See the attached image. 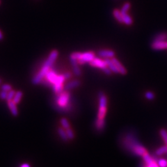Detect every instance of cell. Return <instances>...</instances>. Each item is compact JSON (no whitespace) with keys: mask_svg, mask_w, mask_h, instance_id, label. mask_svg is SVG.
Masks as SVG:
<instances>
[{"mask_svg":"<svg viewBox=\"0 0 167 167\" xmlns=\"http://www.w3.org/2000/svg\"><path fill=\"white\" fill-rule=\"evenodd\" d=\"M7 95H8V93L6 91H2L0 93V98H1L2 100H6Z\"/></svg>","mask_w":167,"mask_h":167,"instance_id":"31","label":"cell"},{"mask_svg":"<svg viewBox=\"0 0 167 167\" xmlns=\"http://www.w3.org/2000/svg\"><path fill=\"white\" fill-rule=\"evenodd\" d=\"M66 134H67L68 139H74V133H73L72 130H71L70 128H68L67 130H66Z\"/></svg>","mask_w":167,"mask_h":167,"instance_id":"25","label":"cell"},{"mask_svg":"<svg viewBox=\"0 0 167 167\" xmlns=\"http://www.w3.org/2000/svg\"><path fill=\"white\" fill-rule=\"evenodd\" d=\"M8 106L9 109L11 110V114H13V116H17L18 115V108L16 107V104L15 103L13 100H11V101H8Z\"/></svg>","mask_w":167,"mask_h":167,"instance_id":"12","label":"cell"},{"mask_svg":"<svg viewBox=\"0 0 167 167\" xmlns=\"http://www.w3.org/2000/svg\"><path fill=\"white\" fill-rule=\"evenodd\" d=\"M102 70H103V72H104L105 74H106L107 75H111L112 73H113L109 67H106V68H103Z\"/></svg>","mask_w":167,"mask_h":167,"instance_id":"30","label":"cell"},{"mask_svg":"<svg viewBox=\"0 0 167 167\" xmlns=\"http://www.w3.org/2000/svg\"><path fill=\"white\" fill-rule=\"evenodd\" d=\"M22 97H23V93L21 91H17L13 98V101L16 103V104H18V103H19Z\"/></svg>","mask_w":167,"mask_h":167,"instance_id":"21","label":"cell"},{"mask_svg":"<svg viewBox=\"0 0 167 167\" xmlns=\"http://www.w3.org/2000/svg\"><path fill=\"white\" fill-rule=\"evenodd\" d=\"M165 153H167V146H162L156 151V155L158 156L162 155Z\"/></svg>","mask_w":167,"mask_h":167,"instance_id":"20","label":"cell"},{"mask_svg":"<svg viewBox=\"0 0 167 167\" xmlns=\"http://www.w3.org/2000/svg\"><path fill=\"white\" fill-rule=\"evenodd\" d=\"M81 82H80L79 80H73L71 81V82H70L69 83H68L67 84H66V86L65 87V89L66 90H70V89H73V88H77L79 87V86L80 85Z\"/></svg>","mask_w":167,"mask_h":167,"instance_id":"13","label":"cell"},{"mask_svg":"<svg viewBox=\"0 0 167 167\" xmlns=\"http://www.w3.org/2000/svg\"><path fill=\"white\" fill-rule=\"evenodd\" d=\"M90 65L92 66V67L100 68V69H103V68L107 67V63L105 60L100 59L99 58H94L93 60H92L89 63Z\"/></svg>","mask_w":167,"mask_h":167,"instance_id":"6","label":"cell"},{"mask_svg":"<svg viewBox=\"0 0 167 167\" xmlns=\"http://www.w3.org/2000/svg\"><path fill=\"white\" fill-rule=\"evenodd\" d=\"M146 167H159V166L158 164H157L156 161L154 159V160L153 162H151V163L146 164Z\"/></svg>","mask_w":167,"mask_h":167,"instance_id":"29","label":"cell"},{"mask_svg":"<svg viewBox=\"0 0 167 167\" xmlns=\"http://www.w3.org/2000/svg\"><path fill=\"white\" fill-rule=\"evenodd\" d=\"M98 55L101 57H104L105 59L107 58H113L115 56V52L113 50H102L98 52Z\"/></svg>","mask_w":167,"mask_h":167,"instance_id":"8","label":"cell"},{"mask_svg":"<svg viewBox=\"0 0 167 167\" xmlns=\"http://www.w3.org/2000/svg\"><path fill=\"white\" fill-rule=\"evenodd\" d=\"M160 135L161 137H162V139L164 140V143H165L166 146H167V132L165 130H160Z\"/></svg>","mask_w":167,"mask_h":167,"instance_id":"23","label":"cell"},{"mask_svg":"<svg viewBox=\"0 0 167 167\" xmlns=\"http://www.w3.org/2000/svg\"><path fill=\"white\" fill-rule=\"evenodd\" d=\"M70 94L69 92L63 91L59 94L56 95V105L59 107L65 108L69 105L70 103Z\"/></svg>","mask_w":167,"mask_h":167,"instance_id":"3","label":"cell"},{"mask_svg":"<svg viewBox=\"0 0 167 167\" xmlns=\"http://www.w3.org/2000/svg\"><path fill=\"white\" fill-rule=\"evenodd\" d=\"M58 55L59 53L57 50H54L52 51V52L50 54L48 58L47 59L45 63L42 67L40 72L33 78L32 83L34 84H38L42 82L43 79H45L47 73L50 71V70H51V68L52 67L53 64L55 63V61L57 58Z\"/></svg>","mask_w":167,"mask_h":167,"instance_id":"1","label":"cell"},{"mask_svg":"<svg viewBox=\"0 0 167 167\" xmlns=\"http://www.w3.org/2000/svg\"><path fill=\"white\" fill-rule=\"evenodd\" d=\"M3 39V34H2V31H0V41H2Z\"/></svg>","mask_w":167,"mask_h":167,"instance_id":"34","label":"cell"},{"mask_svg":"<svg viewBox=\"0 0 167 167\" xmlns=\"http://www.w3.org/2000/svg\"><path fill=\"white\" fill-rule=\"evenodd\" d=\"M63 76H64V78L65 80H69L70 78H71V77H72V73H70V72H67V73H65L64 74H63Z\"/></svg>","mask_w":167,"mask_h":167,"instance_id":"32","label":"cell"},{"mask_svg":"<svg viewBox=\"0 0 167 167\" xmlns=\"http://www.w3.org/2000/svg\"><path fill=\"white\" fill-rule=\"evenodd\" d=\"M167 39V33L162 32L157 35L154 38L153 41H164Z\"/></svg>","mask_w":167,"mask_h":167,"instance_id":"16","label":"cell"},{"mask_svg":"<svg viewBox=\"0 0 167 167\" xmlns=\"http://www.w3.org/2000/svg\"><path fill=\"white\" fill-rule=\"evenodd\" d=\"M20 167H30V166H29L28 164H24Z\"/></svg>","mask_w":167,"mask_h":167,"instance_id":"33","label":"cell"},{"mask_svg":"<svg viewBox=\"0 0 167 167\" xmlns=\"http://www.w3.org/2000/svg\"><path fill=\"white\" fill-rule=\"evenodd\" d=\"M106 112L107 106H101V105H99V110H98L97 120H98V121H105Z\"/></svg>","mask_w":167,"mask_h":167,"instance_id":"10","label":"cell"},{"mask_svg":"<svg viewBox=\"0 0 167 167\" xmlns=\"http://www.w3.org/2000/svg\"><path fill=\"white\" fill-rule=\"evenodd\" d=\"M112 60L113 61V62L116 64L118 70H119V71L120 74H121V75H126L127 74V70L125 69V68L121 64V62H120V61L118 60L116 58L113 57V58H112Z\"/></svg>","mask_w":167,"mask_h":167,"instance_id":"9","label":"cell"},{"mask_svg":"<svg viewBox=\"0 0 167 167\" xmlns=\"http://www.w3.org/2000/svg\"><path fill=\"white\" fill-rule=\"evenodd\" d=\"M1 88L2 91H4L8 92V91H11L12 87H11V86L9 84H4L2 86Z\"/></svg>","mask_w":167,"mask_h":167,"instance_id":"26","label":"cell"},{"mask_svg":"<svg viewBox=\"0 0 167 167\" xmlns=\"http://www.w3.org/2000/svg\"><path fill=\"white\" fill-rule=\"evenodd\" d=\"M105 61H106V63H107V67H109L113 73H116V74L119 73V70H118L116 64L113 62V61L112 59H109V58H107V59H105Z\"/></svg>","mask_w":167,"mask_h":167,"instance_id":"11","label":"cell"},{"mask_svg":"<svg viewBox=\"0 0 167 167\" xmlns=\"http://www.w3.org/2000/svg\"><path fill=\"white\" fill-rule=\"evenodd\" d=\"M61 125H62V127L63 129L67 130L68 128H70V125L69 122H68V121L66 119H64V118H63V119H61Z\"/></svg>","mask_w":167,"mask_h":167,"instance_id":"22","label":"cell"},{"mask_svg":"<svg viewBox=\"0 0 167 167\" xmlns=\"http://www.w3.org/2000/svg\"><path fill=\"white\" fill-rule=\"evenodd\" d=\"M125 144L128 146V148L133 151V153L137 155H140L143 157L145 154L148 153L147 150L144 148L143 146L138 144V142L135 141L132 139L127 138L126 139Z\"/></svg>","mask_w":167,"mask_h":167,"instance_id":"2","label":"cell"},{"mask_svg":"<svg viewBox=\"0 0 167 167\" xmlns=\"http://www.w3.org/2000/svg\"><path fill=\"white\" fill-rule=\"evenodd\" d=\"M130 6H131V4H130V2H125L121 10V13L122 14V16H124V15L127 13V11H128L129 9H130Z\"/></svg>","mask_w":167,"mask_h":167,"instance_id":"18","label":"cell"},{"mask_svg":"<svg viewBox=\"0 0 167 167\" xmlns=\"http://www.w3.org/2000/svg\"><path fill=\"white\" fill-rule=\"evenodd\" d=\"M113 16H114V18L118 22H119L120 23H123V16L121 13V11L118 9H114L113 11Z\"/></svg>","mask_w":167,"mask_h":167,"instance_id":"14","label":"cell"},{"mask_svg":"<svg viewBox=\"0 0 167 167\" xmlns=\"http://www.w3.org/2000/svg\"><path fill=\"white\" fill-rule=\"evenodd\" d=\"M151 48L154 50H162L167 49V41H153Z\"/></svg>","mask_w":167,"mask_h":167,"instance_id":"7","label":"cell"},{"mask_svg":"<svg viewBox=\"0 0 167 167\" xmlns=\"http://www.w3.org/2000/svg\"><path fill=\"white\" fill-rule=\"evenodd\" d=\"M146 98H147V99H148V100H153L154 99V98H155V94L153 93V92H151V91H148V92H146Z\"/></svg>","mask_w":167,"mask_h":167,"instance_id":"27","label":"cell"},{"mask_svg":"<svg viewBox=\"0 0 167 167\" xmlns=\"http://www.w3.org/2000/svg\"><path fill=\"white\" fill-rule=\"evenodd\" d=\"M95 58V54L93 52H87L81 53L78 63L80 64H84L86 63H90Z\"/></svg>","mask_w":167,"mask_h":167,"instance_id":"5","label":"cell"},{"mask_svg":"<svg viewBox=\"0 0 167 167\" xmlns=\"http://www.w3.org/2000/svg\"><path fill=\"white\" fill-rule=\"evenodd\" d=\"M158 164L159 167H167V161L165 159H159L158 162Z\"/></svg>","mask_w":167,"mask_h":167,"instance_id":"28","label":"cell"},{"mask_svg":"<svg viewBox=\"0 0 167 167\" xmlns=\"http://www.w3.org/2000/svg\"><path fill=\"white\" fill-rule=\"evenodd\" d=\"M78 56H79L78 52H73L70 56V61L73 67V73L76 76H80L82 75V71L78 66V63H78Z\"/></svg>","mask_w":167,"mask_h":167,"instance_id":"4","label":"cell"},{"mask_svg":"<svg viewBox=\"0 0 167 167\" xmlns=\"http://www.w3.org/2000/svg\"><path fill=\"white\" fill-rule=\"evenodd\" d=\"M63 84H56L52 85V89L54 92L56 93V94H59V93L63 92Z\"/></svg>","mask_w":167,"mask_h":167,"instance_id":"15","label":"cell"},{"mask_svg":"<svg viewBox=\"0 0 167 167\" xmlns=\"http://www.w3.org/2000/svg\"><path fill=\"white\" fill-rule=\"evenodd\" d=\"M1 82H2V80L0 79V84H1Z\"/></svg>","mask_w":167,"mask_h":167,"instance_id":"35","label":"cell"},{"mask_svg":"<svg viewBox=\"0 0 167 167\" xmlns=\"http://www.w3.org/2000/svg\"><path fill=\"white\" fill-rule=\"evenodd\" d=\"M123 23L127 25H132L133 23V20L127 13L123 16Z\"/></svg>","mask_w":167,"mask_h":167,"instance_id":"17","label":"cell"},{"mask_svg":"<svg viewBox=\"0 0 167 167\" xmlns=\"http://www.w3.org/2000/svg\"><path fill=\"white\" fill-rule=\"evenodd\" d=\"M15 95H16V92H15L14 91L11 90L10 91H9L8 95H7V98H6L7 101H11V100H12V99H13Z\"/></svg>","mask_w":167,"mask_h":167,"instance_id":"24","label":"cell"},{"mask_svg":"<svg viewBox=\"0 0 167 167\" xmlns=\"http://www.w3.org/2000/svg\"><path fill=\"white\" fill-rule=\"evenodd\" d=\"M58 133L59 134V136L61 137V139H62L64 141H68V136L67 134H66V132L65 131L63 128H59L58 129Z\"/></svg>","mask_w":167,"mask_h":167,"instance_id":"19","label":"cell"}]
</instances>
